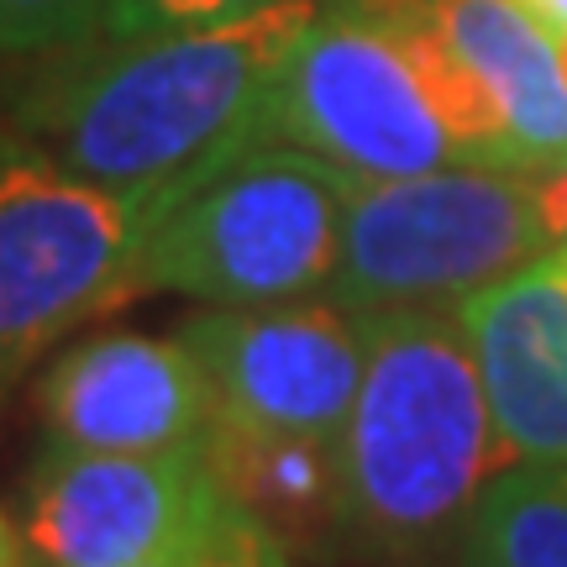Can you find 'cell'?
<instances>
[{"label": "cell", "instance_id": "7a4b0ae2", "mask_svg": "<svg viewBox=\"0 0 567 567\" xmlns=\"http://www.w3.org/2000/svg\"><path fill=\"white\" fill-rule=\"evenodd\" d=\"M358 326L363 389L342 431V542L373 557H431L463 542L478 494L515 457L452 305L373 310Z\"/></svg>", "mask_w": 567, "mask_h": 567}, {"label": "cell", "instance_id": "2e32d148", "mask_svg": "<svg viewBox=\"0 0 567 567\" xmlns=\"http://www.w3.org/2000/svg\"><path fill=\"white\" fill-rule=\"evenodd\" d=\"M252 526H258L252 515H243L231 499H221L189 536H179L174 547H163L158 557H147V563H137V567H231L237 551L247 547Z\"/></svg>", "mask_w": 567, "mask_h": 567}, {"label": "cell", "instance_id": "9c48e42d", "mask_svg": "<svg viewBox=\"0 0 567 567\" xmlns=\"http://www.w3.org/2000/svg\"><path fill=\"white\" fill-rule=\"evenodd\" d=\"M42 410L53 442L90 452H168L210 436L216 394L184 337L111 331L69 347L53 363Z\"/></svg>", "mask_w": 567, "mask_h": 567}, {"label": "cell", "instance_id": "ba28073f", "mask_svg": "<svg viewBox=\"0 0 567 567\" xmlns=\"http://www.w3.org/2000/svg\"><path fill=\"white\" fill-rule=\"evenodd\" d=\"M200 358L216 415L342 442L363 389V326L337 300L210 310L179 331Z\"/></svg>", "mask_w": 567, "mask_h": 567}, {"label": "cell", "instance_id": "7c38bea8", "mask_svg": "<svg viewBox=\"0 0 567 567\" xmlns=\"http://www.w3.org/2000/svg\"><path fill=\"white\" fill-rule=\"evenodd\" d=\"M205 452L226 499L264 530H274L295 557L326 542H342L347 467L337 436L268 431V425L216 415Z\"/></svg>", "mask_w": 567, "mask_h": 567}, {"label": "cell", "instance_id": "6da1fadb", "mask_svg": "<svg viewBox=\"0 0 567 567\" xmlns=\"http://www.w3.org/2000/svg\"><path fill=\"white\" fill-rule=\"evenodd\" d=\"M310 11L316 0H284L221 27L63 48L27 90L21 126L63 168L168 205L268 142L274 80Z\"/></svg>", "mask_w": 567, "mask_h": 567}, {"label": "cell", "instance_id": "e0dca14e", "mask_svg": "<svg viewBox=\"0 0 567 567\" xmlns=\"http://www.w3.org/2000/svg\"><path fill=\"white\" fill-rule=\"evenodd\" d=\"M536 200H542V221H547L551 243H567V163L542 168V179H536Z\"/></svg>", "mask_w": 567, "mask_h": 567}, {"label": "cell", "instance_id": "5b68a950", "mask_svg": "<svg viewBox=\"0 0 567 567\" xmlns=\"http://www.w3.org/2000/svg\"><path fill=\"white\" fill-rule=\"evenodd\" d=\"M268 142H295L352 179H405L467 163L389 0H316L279 63Z\"/></svg>", "mask_w": 567, "mask_h": 567}, {"label": "cell", "instance_id": "3957f363", "mask_svg": "<svg viewBox=\"0 0 567 567\" xmlns=\"http://www.w3.org/2000/svg\"><path fill=\"white\" fill-rule=\"evenodd\" d=\"M352 184L347 168L295 142H258L163 205L142 247L137 289L221 310L326 295Z\"/></svg>", "mask_w": 567, "mask_h": 567}, {"label": "cell", "instance_id": "9a60e30c", "mask_svg": "<svg viewBox=\"0 0 567 567\" xmlns=\"http://www.w3.org/2000/svg\"><path fill=\"white\" fill-rule=\"evenodd\" d=\"M284 0H105L101 38H158V32H195L243 21L252 11H268Z\"/></svg>", "mask_w": 567, "mask_h": 567}, {"label": "cell", "instance_id": "30bf717a", "mask_svg": "<svg viewBox=\"0 0 567 567\" xmlns=\"http://www.w3.org/2000/svg\"><path fill=\"white\" fill-rule=\"evenodd\" d=\"M515 463H567V243L452 305Z\"/></svg>", "mask_w": 567, "mask_h": 567}, {"label": "cell", "instance_id": "d6986e66", "mask_svg": "<svg viewBox=\"0 0 567 567\" xmlns=\"http://www.w3.org/2000/svg\"><path fill=\"white\" fill-rule=\"evenodd\" d=\"M0 567H27V536L6 520V509H0Z\"/></svg>", "mask_w": 567, "mask_h": 567}, {"label": "cell", "instance_id": "52a82bcc", "mask_svg": "<svg viewBox=\"0 0 567 567\" xmlns=\"http://www.w3.org/2000/svg\"><path fill=\"white\" fill-rule=\"evenodd\" d=\"M226 499L205 442L90 452L53 442L27 484V547L42 567H137Z\"/></svg>", "mask_w": 567, "mask_h": 567}, {"label": "cell", "instance_id": "8fae6325", "mask_svg": "<svg viewBox=\"0 0 567 567\" xmlns=\"http://www.w3.org/2000/svg\"><path fill=\"white\" fill-rule=\"evenodd\" d=\"M452 53L488 84L505 116V168L567 163V74L557 32L520 0H425Z\"/></svg>", "mask_w": 567, "mask_h": 567}, {"label": "cell", "instance_id": "5bb4252c", "mask_svg": "<svg viewBox=\"0 0 567 567\" xmlns=\"http://www.w3.org/2000/svg\"><path fill=\"white\" fill-rule=\"evenodd\" d=\"M101 27L105 0H0V53H63Z\"/></svg>", "mask_w": 567, "mask_h": 567}, {"label": "cell", "instance_id": "ac0fdd59", "mask_svg": "<svg viewBox=\"0 0 567 567\" xmlns=\"http://www.w3.org/2000/svg\"><path fill=\"white\" fill-rule=\"evenodd\" d=\"M231 567H300L295 563V551L284 547L274 530H264V526H252V536H247V547L237 551V563Z\"/></svg>", "mask_w": 567, "mask_h": 567}, {"label": "cell", "instance_id": "277c9868", "mask_svg": "<svg viewBox=\"0 0 567 567\" xmlns=\"http://www.w3.org/2000/svg\"><path fill=\"white\" fill-rule=\"evenodd\" d=\"M542 247H551V231L536 179L520 168L452 163L405 179H358L326 300L352 316L457 305Z\"/></svg>", "mask_w": 567, "mask_h": 567}, {"label": "cell", "instance_id": "4fadbf2b", "mask_svg": "<svg viewBox=\"0 0 567 567\" xmlns=\"http://www.w3.org/2000/svg\"><path fill=\"white\" fill-rule=\"evenodd\" d=\"M467 567H567V463H509L463 526Z\"/></svg>", "mask_w": 567, "mask_h": 567}, {"label": "cell", "instance_id": "8992f818", "mask_svg": "<svg viewBox=\"0 0 567 567\" xmlns=\"http://www.w3.org/2000/svg\"><path fill=\"white\" fill-rule=\"evenodd\" d=\"M158 195H126L48 153L0 158V363L142 295L137 264L158 226Z\"/></svg>", "mask_w": 567, "mask_h": 567}, {"label": "cell", "instance_id": "ffe728a7", "mask_svg": "<svg viewBox=\"0 0 567 567\" xmlns=\"http://www.w3.org/2000/svg\"><path fill=\"white\" fill-rule=\"evenodd\" d=\"M536 21H547L551 32H567V0H520Z\"/></svg>", "mask_w": 567, "mask_h": 567}]
</instances>
